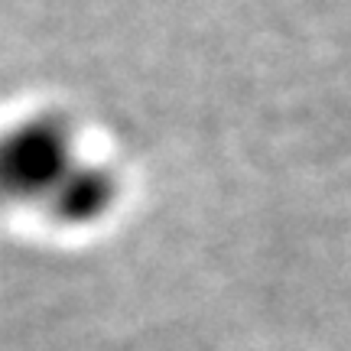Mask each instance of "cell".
<instances>
[{
    "mask_svg": "<svg viewBox=\"0 0 351 351\" xmlns=\"http://www.w3.org/2000/svg\"><path fill=\"white\" fill-rule=\"evenodd\" d=\"M78 160L75 127L43 111L0 130V205H43Z\"/></svg>",
    "mask_w": 351,
    "mask_h": 351,
    "instance_id": "1",
    "label": "cell"
},
{
    "mask_svg": "<svg viewBox=\"0 0 351 351\" xmlns=\"http://www.w3.org/2000/svg\"><path fill=\"white\" fill-rule=\"evenodd\" d=\"M117 195H121V182L108 166L75 160L46 195L43 208L62 228H91L114 212Z\"/></svg>",
    "mask_w": 351,
    "mask_h": 351,
    "instance_id": "2",
    "label": "cell"
}]
</instances>
